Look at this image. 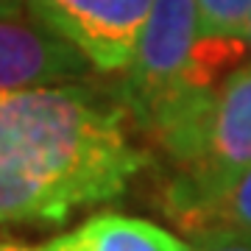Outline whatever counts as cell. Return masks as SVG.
<instances>
[{"mask_svg":"<svg viewBox=\"0 0 251 251\" xmlns=\"http://www.w3.org/2000/svg\"><path fill=\"white\" fill-rule=\"evenodd\" d=\"M90 73V59L39 23L31 9L0 14V92L50 87Z\"/></svg>","mask_w":251,"mask_h":251,"instance_id":"obj_5","label":"cell"},{"mask_svg":"<svg viewBox=\"0 0 251 251\" xmlns=\"http://www.w3.org/2000/svg\"><path fill=\"white\" fill-rule=\"evenodd\" d=\"M196 243H198L196 251H251V237L229 232L201 234V237H196Z\"/></svg>","mask_w":251,"mask_h":251,"instance_id":"obj_9","label":"cell"},{"mask_svg":"<svg viewBox=\"0 0 251 251\" xmlns=\"http://www.w3.org/2000/svg\"><path fill=\"white\" fill-rule=\"evenodd\" d=\"M39 251H196L162 226L126 215H95Z\"/></svg>","mask_w":251,"mask_h":251,"instance_id":"obj_6","label":"cell"},{"mask_svg":"<svg viewBox=\"0 0 251 251\" xmlns=\"http://www.w3.org/2000/svg\"><path fill=\"white\" fill-rule=\"evenodd\" d=\"M168 218L193 237L209 232L251 237V168H246L240 176H234L212 196L171 209Z\"/></svg>","mask_w":251,"mask_h":251,"instance_id":"obj_7","label":"cell"},{"mask_svg":"<svg viewBox=\"0 0 251 251\" xmlns=\"http://www.w3.org/2000/svg\"><path fill=\"white\" fill-rule=\"evenodd\" d=\"M201 34L246 39L251 0H196Z\"/></svg>","mask_w":251,"mask_h":251,"instance_id":"obj_8","label":"cell"},{"mask_svg":"<svg viewBox=\"0 0 251 251\" xmlns=\"http://www.w3.org/2000/svg\"><path fill=\"white\" fill-rule=\"evenodd\" d=\"M23 9H28L25 0H0V14H17Z\"/></svg>","mask_w":251,"mask_h":251,"instance_id":"obj_10","label":"cell"},{"mask_svg":"<svg viewBox=\"0 0 251 251\" xmlns=\"http://www.w3.org/2000/svg\"><path fill=\"white\" fill-rule=\"evenodd\" d=\"M246 39H249V48H251V11H249V25H246Z\"/></svg>","mask_w":251,"mask_h":251,"instance_id":"obj_12","label":"cell"},{"mask_svg":"<svg viewBox=\"0 0 251 251\" xmlns=\"http://www.w3.org/2000/svg\"><path fill=\"white\" fill-rule=\"evenodd\" d=\"M198 36L201 20L196 0H153L123 81V95L140 120L181 90Z\"/></svg>","mask_w":251,"mask_h":251,"instance_id":"obj_3","label":"cell"},{"mask_svg":"<svg viewBox=\"0 0 251 251\" xmlns=\"http://www.w3.org/2000/svg\"><path fill=\"white\" fill-rule=\"evenodd\" d=\"M246 168H251V62L218 87L201 153L196 165L168 187L165 209L171 212L212 196Z\"/></svg>","mask_w":251,"mask_h":251,"instance_id":"obj_2","label":"cell"},{"mask_svg":"<svg viewBox=\"0 0 251 251\" xmlns=\"http://www.w3.org/2000/svg\"><path fill=\"white\" fill-rule=\"evenodd\" d=\"M143 165L123 109L87 87L0 92V226L59 224L120 196Z\"/></svg>","mask_w":251,"mask_h":251,"instance_id":"obj_1","label":"cell"},{"mask_svg":"<svg viewBox=\"0 0 251 251\" xmlns=\"http://www.w3.org/2000/svg\"><path fill=\"white\" fill-rule=\"evenodd\" d=\"M0 251H39V249H31V246H23V243H0Z\"/></svg>","mask_w":251,"mask_h":251,"instance_id":"obj_11","label":"cell"},{"mask_svg":"<svg viewBox=\"0 0 251 251\" xmlns=\"http://www.w3.org/2000/svg\"><path fill=\"white\" fill-rule=\"evenodd\" d=\"M39 23L64 36L98 70H126L153 0H25Z\"/></svg>","mask_w":251,"mask_h":251,"instance_id":"obj_4","label":"cell"}]
</instances>
